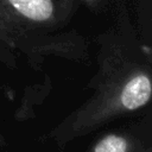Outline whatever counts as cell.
Wrapping results in <instances>:
<instances>
[{
	"label": "cell",
	"mask_w": 152,
	"mask_h": 152,
	"mask_svg": "<svg viewBox=\"0 0 152 152\" xmlns=\"http://www.w3.org/2000/svg\"><path fill=\"white\" fill-rule=\"evenodd\" d=\"M86 152H152L151 113L100 133Z\"/></svg>",
	"instance_id": "3"
},
{
	"label": "cell",
	"mask_w": 152,
	"mask_h": 152,
	"mask_svg": "<svg viewBox=\"0 0 152 152\" xmlns=\"http://www.w3.org/2000/svg\"><path fill=\"white\" fill-rule=\"evenodd\" d=\"M74 0H0V44L17 48L32 33L68 21Z\"/></svg>",
	"instance_id": "2"
},
{
	"label": "cell",
	"mask_w": 152,
	"mask_h": 152,
	"mask_svg": "<svg viewBox=\"0 0 152 152\" xmlns=\"http://www.w3.org/2000/svg\"><path fill=\"white\" fill-rule=\"evenodd\" d=\"M6 145V139H5V137L2 135V133L0 132V148L2 147V146H5Z\"/></svg>",
	"instance_id": "4"
},
{
	"label": "cell",
	"mask_w": 152,
	"mask_h": 152,
	"mask_svg": "<svg viewBox=\"0 0 152 152\" xmlns=\"http://www.w3.org/2000/svg\"><path fill=\"white\" fill-rule=\"evenodd\" d=\"M84 1H87V2H94L95 0H84Z\"/></svg>",
	"instance_id": "5"
},
{
	"label": "cell",
	"mask_w": 152,
	"mask_h": 152,
	"mask_svg": "<svg viewBox=\"0 0 152 152\" xmlns=\"http://www.w3.org/2000/svg\"><path fill=\"white\" fill-rule=\"evenodd\" d=\"M94 93L49 134L63 146L113 121L142 115L152 95L151 59L124 45L101 48L99 71L88 83Z\"/></svg>",
	"instance_id": "1"
}]
</instances>
